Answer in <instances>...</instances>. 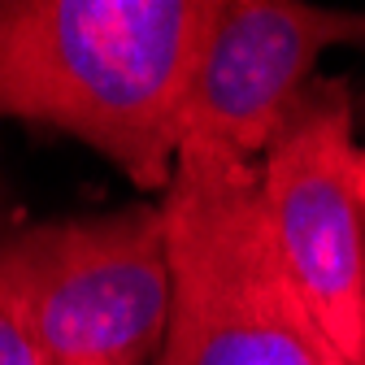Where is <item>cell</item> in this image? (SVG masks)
Listing matches in <instances>:
<instances>
[{
    "mask_svg": "<svg viewBox=\"0 0 365 365\" xmlns=\"http://www.w3.org/2000/svg\"><path fill=\"white\" fill-rule=\"evenodd\" d=\"M217 0H0V118L74 135L165 192Z\"/></svg>",
    "mask_w": 365,
    "mask_h": 365,
    "instance_id": "1",
    "label": "cell"
},
{
    "mask_svg": "<svg viewBox=\"0 0 365 365\" xmlns=\"http://www.w3.org/2000/svg\"><path fill=\"white\" fill-rule=\"evenodd\" d=\"M161 217L170 317L153 365H322L327 339L279 257L257 161L187 140Z\"/></svg>",
    "mask_w": 365,
    "mask_h": 365,
    "instance_id": "2",
    "label": "cell"
},
{
    "mask_svg": "<svg viewBox=\"0 0 365 365\" xmlns=\"http://www.w3.org/2000/svg\"><path fill=\"white\" fill-rule=\"evenodd\" d=\"M0 304L43 365H153L170 317L161 205L0 226Z\"/></svg>",
    "mask_w": 365,
    "mask_h": 365,
    "instance_id": "3",
    "label": "cell"
},
{
    "mask_svg": "<svg viewBox=\"0 0 365 365\" xmlns=\"http://www.w3.org/2000/svg\"><path fill=\"white\" fill-rule=\"evenodd\" d=\"M257 170L274 244L317 335L344 365H365V192L348 83L313 78Z\"/></svg>",
    "mask_w": 365,
    "mask_h": 365,
    "instance_id": "4",
    "label": "cell"
},
{
    "mask_svg": "<svg viewBox=\"0 0 365 365\" xmlns=\"http://www.w3.org/2000/svg\"><path fill=\"white\" fill-rule=\"evenodd\" d=\"M356 43H365V14L352 9H317L300 0H217L192 78L182 144L200 140L261 161L313 83L322 53Z\"/></svg>",
    "mask_w": 365,
    "mask_h": 365,
    "instance_id": "5",
    "label": "cell"
},
{
    "mask_svg": "<svg viewBox=\"0 0 365 365\" xmlns=\"http://www.w3.org/2000/svg\"><path fill=\"white\" fill-rule=\"evenodd\" d=\"M0 365H43V356L35 352V344L26 339V331L9 317L5 304H0Z\"/></svg>",
    "mask_w": 365,
    "mask_h": 365,
    "instance_id": "6",
    "label": "cell"
},
{
    "mask_svg": "<svg viewBox=\"0 0 365 365\" xmlns=\"http://www.w3.org/2000/svg\"><path fill=\"white\" fill-rule=\"evenodd\" d=\"M322 365H344V361H339V356H335V352L327 348V352H322Z\"/></svg>",
    "mask_w": 365,
    "mask_h": 365,
    "instance_id": "7",
    "label": "cell"
},
{
    "mask_svg": "<svg viewBox=\"0 0 365 365\" xmlns=\"http://www.w3.org/2000/svg\"><path fill=\"white\" fill-rule=\"evenodd\" d=\"M361 192H365V148H361Z\"/></svg>",
    "mask_w": 365,
    "mask_h": 365,
    "instance_id": "8",
    "label": "cell"
}]
</instances>
